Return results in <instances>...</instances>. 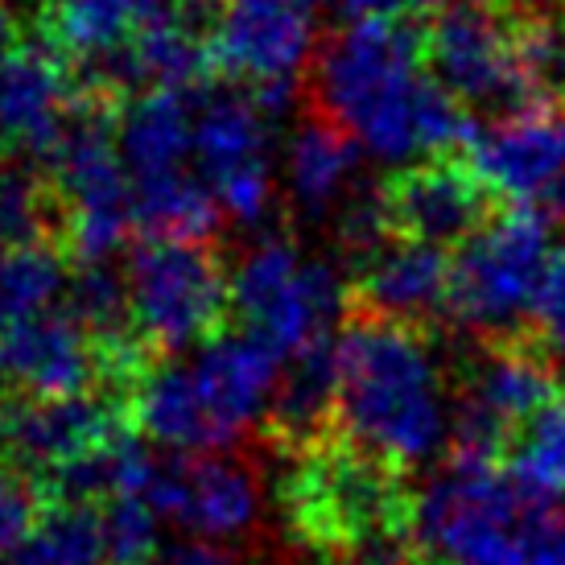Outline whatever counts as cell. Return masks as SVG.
<instances>
[{
	"mask_svg": "<svg viewBox=\"0 0 565 565\" xmlns=\"http://www.w3.org/2000/svg\"><path fill=\"white\" fill-rule=\"evenodd\" d=\"M360 166V145L347 137L327 116L310 111L289 141V199L301 220H327V211L347 203Z\"/></svg>",
	"mask_w": 565,
	"mask_h": 565,
	"instance_id": "cell-24",
	"label": "cell"
},
{
	"mask_svg": "<svg viewBox=\"0 0 565 565\" xmlns=\"http://www.w3.org/2000/svg\"><path fill=\"white\" fill-rule=\"evenodd\" d=\"M536 508L500 462L458 458L441 467L413 512V550L434 565H520Z\"/></svg>",
	"mask_w": 565,
	"mask_h": 565,
	"instance_id": "cell-4",
	"label": "cell"
},
{
	"mask_svg": "<svg viewBox=\"0 0 565 565\" xmlns=\"http://www.w3.org/2000/svg\"><path fill=\"white\" fill-rule=\"evenodd\" d=\"M281 520L322 565H401L413 557L417 491L388 458L334 438L285 458Z\"/></svg>",
	"mask_w": 565,
	"mask_h": 565,
	"instance_id": "cell-1",
	"label": "cell"
},
{
	"mask_svg": "<svg viewBox=\"0 0 565 565\" xmlns=\"http://www.w3.org/2000/svg\"><path fill=\"white\" fill-rule=\"evenodd\" d=\"M401 565H434V562H425V557H408V562H401Z\"/></svg>",
	"mask_w": 565,
	"mask_h": 565,
	"instance_id": "cell-42",
	"label": "cell"
},
{
	"mask_svg": "<svg viewBox=\"0 0 565 565\" xmlns=\"http://www.w3.org/2000/svg\"><path fill=\"white\" fill-rule=\"evenodd\" d=\"M132 190H137V232L141 236L211 244L220 232V194L199 173H161L149 182H132Z\"/></svg>",
	"mask_w": 565,
	"mask_h": 565,
	"instance_id": "cell-25",
	"label": "cell"
},
{
	"mask_svg": "<svg viewBox=\"0 0 565 565\" xmlns=\"http://www.w3.org/2000/svg\"><path fill=\"white\" fill-rule=\"evenodd\" d=\"M529 339H533L553 363H565V244L553 252L550 268H545V281L541 294L533 301V315H529Z\"/></svg>",
	"mask_w": 565,
	"mask_h": 565,
	"instance_id": "cell-33",
	"label": "cell"
},
{
	"mask_svg": "<svg viewBox=\"0 0 565 565\" xmlns=\"http://www.w3.org/2000/svg\"><path fill=\"white\" fill-rule=\"evenodd\" d=\"M99 512H104L108 565H149L161 553L158 508L145 495H116Z\"/></svg>",
	"mask_w": 565,
	"mask_h": 565,
	"instance_id": "cell-31",
	"label": "cell"
},
{
	"mask_svg": "<svg viewBox=\"0 0 565 565\" xmlns=\"http://www.w3.org/2000/svg\"><path fill=\"white\" fill-rule=\"evenodd\" d=\"M66 289H71V252L58 244L0 252V327L46 315Z\"/></svg>",
	"mask_w": 565,
	"mask_h": 565,
	"instance_id": "cell-27",
	"label": "cell"
},
{
	"mask_svg": "<svg viewBox=\"0 0 565 565\" xmlns=\"http://www.w3.org/2000/svg\"><path fill=\"white\" fill-rule=\"evenodd\" d=\"M315 25L310 0H211L215 71L244 83L265 111H281L310 66Z\"/></svg>",
	"mask_w": 565,
	"mask_h": 565,
	"instance_id": "cell-9",
	"label": "cell"
},
{
	"mask_svg": "<svg viewBox=\"0 0 565 565\" xmlns=\"http://www.w3.org/2000/svg\"><path fill=\"white\" fill-rule=\"evenodd\" d=\"M384 215L393 239L450 248L467 244L500 215V199L487 190L475 166L458 153H434L422 161H405L380 182Z\"/></svg>",
	"mask_w": 565,
	"mask_h": 565,
	"instance_id": "cell-11",
	"label": "cell"
},
{
	"mask_svg": "<svg viewBox=\"0 0 565 565\" xmlns=\"http://www.w3.org/2000/svg\"><path fill=\"white\" fill-rule=\"evenodd\" d=\"M455 4H471V9H500V13H508V0H455Z\"/></svg>",
	"mask_w": 565,
	"mask_h": 565,
	"instance_id": "cell-39",
	"label": "cell"
},
{
	"mask_svg": "<svg viewBox=\"0 0 565 565\" xmlns=\"http://www.w3.org/2000/svg\"><path fill=\"white\" fill-rule=\"evenodd\" d=\"M194 158L236 223H260L273 206L265 108L244 92L194 99Z\"/></svg>",
	"mask_w": 565,
	"mask_h": 565,
	"instance_id": "cell-12",
	"label": "cell"
},
{
	"mask_svg": "<svg viewBox=\"0 0 565 565\" xmlns=\"http://www.w3.org/2000/svg\"><path fill=\"white\" fill-rule=\"evenodd\" d=\"M562 393V363H553L529 339V330L479 339L458 372L455 425H450L455 455L503 467L520 429Z\"/></svg>",
	"mask_w": 565,
	"mask_h": 565,
	"instance_id": "cell-6",
	"label": "cell"
},
{
	"mask_svg": "<svg viewBox=\"0 0 565 565\" xmlns=\"http://www.w3.org/2000/svg\"><path fill=\"white\" fill-rule=\"evenodd\" d=\"M173 0H46L33 25L50 50H58L71 71L95 66L128 50L161 17H170Z\"/></svg>",
	"mask_w": 565,
	"mask_h": 565,
	"instance_id": "cell-21",
	"label": "cell"
},
{
	"mask_svg": "<svg viewBox=\"0 0 565 565\" xmlns=\"http://www.w3.org/2000/svg\"><path fill=\"white\" fill-rule=\"evenodd\" d=\"M128 417L132 429L141 438H153L173 450H206V446H223L215 434V422L203 405L194 367L178 360H158L145 380L137 384V393L128 401Z\"/></svg>",
	"mask_w": 565,
	"mask_h": 565,
	"instance_id": "cell-22",
	"label": "cell"
},
{
	"mask_svg": "<svg viewBox=\"0 0 565 565\" xmlns=\"http://www.w3.org/2000/svg\"><path fill=\"white\" fill-rule=\"evenodd\" d=\"M260 425L281 458H298L339 434V343L322 339L289 360Z\"/></svg>",
	"mask_w": 565,
	"mask_h": 565,
	"instance_id": "cell-20",
	"label": "cell"
},
{
	"mask_svg": "<svg viewBox=\"0 0 565 565\" xmlns=\"http://www.w3.org/2000/svg\"><path fill=\"white\" fill-rule=\"evenodd\" d=\"M9 388H4V384H0V434H4V422H9V413H13V405H9Z\"/></svg>",
	"mask_w": 565,
	"mask_h": 565,
	"instance_id": "cell-41",
	"label": "cell"
},
{
	"mask_svg": "<svg viewBox=\"0 0 565 565\" xmlns=\"http://www.w3.org/2000/svg\"><path fill=\"white\" fill-rule=\"evenodd\" d=\"M512 17H565V0H508Z\"/></svg>",
	"mask_w": 565,
	"mask_h": 565,
	"instance_id": "cell-37",
	"label": "cell"
},
{
	"mask_svg": "<svg viewBox=\"0 0 565 565\" xmlns=\"http://www.w3.org/2000/svg\"><path fill=\"white\" fill-rule=\"evenodd\" d=\"M116 145L132 182L186 170V158L194 153V104L182 92L137 95L120 111Z\"/></svg>",
	"mask_w": 565,
	"mask_h": 565,
	"instance_id": "cell-23",
	"label": "cell"
},
{
	"mask_svg": "<svg viewBox=\"0 0 565 565\" xmlns=\"http://www.w3.org/2000/svg\"><path fill=\"white\" fill-rule=\"evenodd\" d=\"M132 330L149 351L173 360V351L206 347L232 322V273L215 244L145 239L125 265Z\"/></svg>",
	"mask_w": 565,
	"mask_h": 565,
	"instance_id": "cell-5",
	"label": "cell"
},
{
	"mask_svg": "<svg viewBox=\"0 0 565 565\" xmlns=\"http://www.w3.org/2000/svg\"><path fill=\"white\" fill-rule=\"evenodd\" d=\"M450 434L425 330L351 318L339 339V438L413 471Z\"/></svg>",
	"mask_w": 565,
	"mask_h": 565,
	"instance_id": "cell-3",
	"label": "cell"
},
{
	"mask_svg": "<svg viewBox=\"0 0 565 565\" xmlns=\"http://www.w3.org/2000/svg\"><path fill=\"white\" fill-rule=\"evenodd\" d=\"M66 310L79 318V327L92 334L95 343H111V339H128L132 330V310H128V277L125 268L111 260L99 265H79L66 289Z\"/></svg>",
	"mask_w": 565,
	"mask_h": 565,
	"instance_id": "cell-30",
	"label": "cell"
},
{
	"mask_svg": "<svg viewBox=\"0 0 565 565\" xmlns=\"http://www.w3.org/2000/svg\"><path fill=\"white\" fill-rule=\"evenodd\" d=\"M203 405L215 422L220 441H236L244 429L265 422L273 393H277V355L265 343H256L244 330H227L215 343L199 351V360L190 363Z\"/></svg>",
	"mask_w": 565,
	"mask_h": 565,
	"instance_id": "cell-19",
	"label": "cell"
},
{
	"mask_svg": "<svg viewBox=\"0 0 565 565\" xmlns=\"http://www.w3.org/2000/svg\"><path fill=\"white\" fill-rule=\"evenodd\" d=\"M149 565H239V557L206 541H178V545H166Z\"/></svg>",
	"mask_w": 565,
	"mask_h": 565,
	"instance_id": "cell-36",
	"label": "cell"
},
{
	"mask_svg": "<svg viewBox=\"0 0 565 565\" xmlns=\"http://www.w3.org/2000/svg\"><path fill=\"white\" fill-rule=\"evenodd\" d=\"M145 500L173 529L206 545L252 533L256 512H260L256 475L239 458L223 455H178L170 462H158V475Z\"/></svg>",
	"mask_w": 565,
	"mask_h": 565,
	"instance_id": "cell-15",
	"label": "cell"
},
{
	"mask_svg": "<svg viewBox=\"0 0 565 565\" xmlns=\"http://www.w3.org/2000/svg\"><path fill=\"white\" fill-rule=\"evenodd\" d=\"M503 471L536 503L565 500V393L520 429Z\"/></svg>",
	"mask_w": 565,
	"mask_h": 565,
	"instance_id": "cell-29",
	"label": "cell"
},
{
	"mask_svg": "<svg viewBox=\"0 0 565 565\" xmlns=\"http://www.w3.org/2000/svg\"><path fill=\"white\" fill-rule=\"evenodd\" d=\"M355 21H417L434 0H339Z\"/></svg>",
	"mask_w": 565,
	"mask_h": 565,
	"instance_id": "cell-35",
	"label": "cell"
},
{
	"mask_svg": "<svg viewBox=\"0 0 565 565\" xmlns=\"http://www.w3.org/2000/svg\"><path fill=\"white\" fill-rule=\"evenodd\" d=\"M58 244L66 248V206L46 166L0 161V252Z\"/></svg>",
	"mask_w": 565,
	"mask_h": 565,
	"instance_id": "cell-26",
	"label": "cell"
},
{
	"mask_svg": "<svg viewBox=\"0 0 565 565\" xmlns=\"http://www.w3.org/2000/svg\"><path fill=\"white\" fill-rule=\"evenodd\" d=\"M450 268L455 256H446V248L393 239L355 268V281H347V318L429 330L450 315Z\"/></svg>",
	"mask_w": 565,
	"mask_h": 565,
	"instance_id": "cell-18",
	"label": "cell"
},
{
	"mask_svg": "<svg viewBox=\"0 0 565 565\" xmlns=\"http://www.w3.org/2000/svg\"><path fill=\"white\" fill-rule=\"evenodd\" d=\"M425 66L462 108H495L500 116L533 108L516 46V17L500 9L450 4L425 25Z\"/></svg>",
	"mask_w": 565,
	"mask_h": 565,
	"instance_id": "cell-10",
	"label": "cell"
},
{
	"mask_svg": "<svg viewBox=\"0 0 565 565\" xmlns=\"http://www.w3.org/2000/svg\"><path fill=\"white\" fill-rule=\"evenodd\" d=\"M42 512H46L42 483L0 458V557H13L30 541Z\"/></svg>",
	"mask_w": 565,
	"mask_h": 565,
	"instance_id": "cell-32",
	"label": "cell"
},
{
	"mask_svg": "<svg viewBox=\"0 0 565 565\" xmlns=\"http://www.w3.org/2000/svg\"><path fill=\"white\" fill-rule=\"evenodd\" d=\"M553 211H557V215L565 220V178L557 182V186H553Z\"/></svg>",
	"mask_w": 565,
	"mask_h": 565,
	"instance_id": "cell-40",
	"label": "cell"
},
{
	"mask_svg": "<svg viewBox=\"0 0 565 565\" xmlns=\"http://www.w3.org/2000/svg\"><path fill=\"white\" fill-rule=\"evenodd\" d=\"M21 38H17V9L9 0H0V58L17 46Z\"/></svg>",
	"mask_w": 565,
	"mask_h": 565,
	"instance_id": "cell-38",
	"label": "cell"
},
{
	"mask_svg": "<svg viewBox=\"0 0 565 565\" xmlns=\"http://www.w3.org/2000/svg\"><path fill=\"white\" fill-rule=\"evenodd\" d=\"M441 83L425 66L422 21H355L330 33L315 71V111L384 161L429 153Z\"/></svg>",
	"mask_w": 565,
	"mask_h": 565,
	"instance_id": "cell-2",
	"label": "cell"
},
{
	"mask_svg": "<svg viewBox=\"0 0 565 565\" xmlns=\"http://www.w3.org/2000/svg\"><path fill=\"white\" fill-rule=\"evenodd\" d=\"M75 111V71L58 50L17 42L0 58V161L50 166Z\"/></svg>",
	"mask_w": 565,
	"mask_h": 565,
	"instance_id": "cell-14",
	"label": "cell"
},
{
	"mask_svg": "<svg viewBox=\"0 0 565 565\" xmlns=\"http://www.w3.org/2000/svg\"><path fill=\"white\" fill-rule=\"evenodd\" d=\"M487 190L512 206H533L565 178V108L533 104L487 125L467 149Z\"/></svg>",
	"mask_w": 565,
	"mask_h": 565,
	"instance_id": "cell-16",
	"label": "cell"
},
{
	"mask_svg": "<svg viewBox=\"0 0 565 565\" xmlns=\"http://www.w3.org/2000/svg\"><path fill=\"white\" fill-rule=\"evenodd\" d=\"M347 310V285L339 268L306 260L294 239H260L232 268V315L244 334L265 343L277 360L330 339L334 315Z\"/></svg>",
	"mask_w": 565,
	"mask_h": 565,
	"instance_id": "cell-8",
	"label": "cell"
},
{
	"mask_svg": "<svg viewBox=\"0 0 565 565\" xmlns=\"http://www.w3.org/2000/svg\"><path fill=\"white\" fill-rule=\"evenodd\" d=\"M9 565H108L104 512L95 503L50 500L38 529L9 557Z\"/></svg>",
	"mask_w": 565,
	"mask_h": 565,
	"instance_id": "cell-28",
	"label": "cell"
},
{
	"mask_svg": "<svg viewBox=\"0 0 565 565\" xmlns=\"http://www.w3.org/2000/svg\"><path fill=\"white\" fill-rule=\"evenodd\" d=\"M520 565H565V503H545L533 512Z\"/></svg>",
	"mask_w": 565,
	"mask_h": 565,
	"instance_id": "cell-34",
	"label": "cell"
},
{
	"mask_svg": "<svg viewBox=\"0 0 565 565\" xmlns=\"http://www.w3.org/2000/svg\"><path fill=\"white\" fill-rule=\"evenodd\" d=\"M128 429H132L128 405L104 388L79 396H54V401H21L4 422L0 458L38 483H46L50 475L66 471L79 458L111 446Z\"/></svg>",
	"mask_w": 565,
	"mask_h": 565,
	"instance_id": "cell-13",
	"label": "cell"
},
{
	"mask_svg": "<svg viewBox=\"0 0 565 565\" xmlns=\"http://www.w3.org/2000/svg\"><path fill=\"white\" fill-rule=\"evenodd\" d=\"M553 260L550 215L536 206H508L467 239L450 268V318L479 334H520L533 315L545 268Z\"/></svg>",
	"mask_w": 565,
	"mask_h": 565,
	"instance_id": "cell-7",
	"label": "cell"
},
{
	"mask_svg": "<svg viewBox=\"0 0 565 565\" xmlns=\"http://www.w3.org/2000/svg\"><path fill=\"white\" fill-rule=\"evenodd\" d=\"M0 384L30 401L92 393L99 388V347L71 310L0 327Z\"/></svg>",
	"mask_w": 565,
	"mask_h": 565,
	"instance_id": "cell-17",
	"label": "cell"
}]
</instances>
